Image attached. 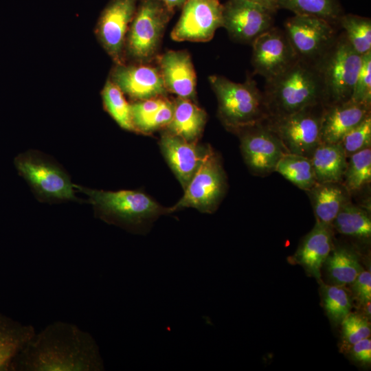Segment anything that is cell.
<instances>
[{
    "label": "cell",
    "instance_id": "26",
    "mask_svg": "<svg viewBox=\"0 0 371 371\" xmlns=\"http://www.w3.org/2000/svg\"><path fill=\"white\" fill-rule=\"evenodd\" d=\"M323 267L331 284L342 286L350 284L363 270L357 254L344 247H333Z\"/></svg>",
    "mask_w": 371,
    "mask_h": 371
},
{
    "label": "cell",
    "instance_id": "7",
    "mask_svg": "<svg viewBox=\"0 0 371 371\" xmlns=\"http://www.w3.org/2000/svg\"><path fill=\"white\" fill-rule=\"evenodd\" d=\"M362 56L357 53L344 34L335 42L315 64L320 76L324 105L351 99Z\"/></svg>",
    "mask_w": 371,
    "mask_h": 371
},
{
    "label": "cell",
    "instance_id": "34",
    "mask_svg": "<svg viewBox=\"0 0 371 371\" xmlns=\"http://www.w3.org/2000/svg\"><path fill=\"white\" fill-rule=\"evenodd\" d=\"M340 324L342 340L348 348L370 336L371 328L369 319L364 315L350 312Z\"/></svg>",
    "mask_w": 371,
    "mask_h": 371
},
{
    "label": "cell",
    "instance_id": "41",
    "mask_svg": "<svg viewBox=\"0 0 371 371\" xmlns=\"http://www.w3.org/2000/svg\"><path fill=\"white\" fill-rule=\"evenodd\" d=\"M363 308H364V313H365V316L367 317L368 319H370V308H371V306H370V301L366 302V304H364L363 305Z\"/></svg>",
    "mask_w": 371,
    "mask_h": 371
},
{
    "label": "cell",
    "instance_id": "39",
    "mask_svg": "<svg viewBox=\"0 0 371 371\" xmlns=\"http://www.w3.org/2000/svg\"><path fill=\"white\" fill-rule=\"evenodd\" d=\"M258 3L267 9L271 13L275 14L278 10V0H249Z\"/></svg>",
    "mask_w": 371,
    "mask_h": 371
},
{
    "label": "cell",
    "instance_id": "35",
    "mask_svg": "<svg viewBox=\"0 0 371 371\" xmlns=\"http://www.w3.org/2000/svg\"><path fill=\"white\" fill-rule=\"evenodd\" d=\"M341 144L347 158L371 145V115H368L358 125L348 131L341 139Z\"/></svg>",
    "mask_w": 371,
    "mask_h": 371
},
{
    "label": "cell",
    "instance_id": "31",
    "mask_svg": "<svg viewBox=\"0 0 371 371\" xmlns=\"http://www.w3.org/2000/svg\"><path fill=\"white\" fill-rule=\"evenodd\" d=\"M348 158L341 183L348 192H357L371 181V148H363Z\"/></svg>",
    "mask_w": 371,
    "mask_h": 371
},
{
    "label": "cell",
    "instance_id": "1",
    "mask_svg": "<svg viewBox=\"0 0 371 371\" xmlns=\"http://www.w3.org/2000/svg\"><path fill=\"white\" fill-rule=\"evenodd\" d=\"M95 339L76 324L56 321L35 333L13 359L10 371H99Z\"/></svg>",
    "mask_w": 371,
    "mask_h": 371
},
{
    "label": "cell",
    "instance_id": "18",
    "mask_svg": "<svg viewBox=\"0 0 371 371\" xmlns=\"http://www.w3.org/2000/svg\"><path fill=\"white\" fill-rule=\"evenodd\" d=\"M198 142H188L181 137L162 130L159 145L169 167L183 190L200 166L205 147Z\"/></svg>",
    "mask_w": 371,
    "mask_h": 371
},
{
    "label": "cell",
    "instance_id": "30",
    "mask_svg": "<svg viewBox=\"0 0 371 371\" xmlns=\"http://www.w3.org/2000/svg\"><path fill=\"white\" fill-rule=\"evenodd\" d=\"M278 7L295 14L319 17L336 25L342 14L338 0H278Z\"/></svg>",
    "mask_w": 371,
    "mask_h": 371
},
{
    "label": "cell",
    "instance_id": "22",
    "mask_svg": "<svg viewBox=\"0 0 371 371\" xmlns=\"http://www.w3.org/2000/svg\"><path fill=\"white\" fill-rule=\"evenodd\" d=\"M173 101L172 120L162 130L188 142H198L207 122L206 112L191 100L176 97Z\"/></svg>",
    "mask_w": 371,
    "mask_h": 371
},
{
    "label": "cell",
    "instance_id": "5",
    "mask_svg": "<svg viewBox=\"0 0 371 371\" xmlns=\"http://www.w3.org/2000/svg\"><path fill=\"white\" fill-rule=\"evenodd\" d=\"M14 163L19 174L39 201L47 203L82 201L75 195L74 184L69 174L49 155L29 150L19 154Z\"/></svg>",
    "mask_w": 371,
    "mask_h": 371
},
{
    "label": "cell",
    "instance_id": "9",
    "mask_svg": "<svg viewBox=\"0 0 371 371\" xmlns=\"http://www.w3.org/2000/svg\"><path fill=\"white\" fill-rule=\"evenodd\" d=\"M324 106L319 103L290 115L269 117L265 123L278 136L287 153L310 158L321 142Z\"/></svg>",
    "mask_w": 371,
    "mask_h": 371
},
{
    "label": "cell",
    "instance_id": "32",
    "mask_svg": "<svg viewBox=\"0 0 371 371\" xmlns=\"http://www.w3.org/2000/svg\"><path fill=\"white\" fill-rule=\"evenodd\" d=\"M104 109L116 123L123 129L134 131L131 104L123 92L111 80H107L102 91Z\"/></svg>",
    "mask_w": 371,
    "mask_h": 371
},
{
    "label": "cell",
    "instance_id": "24",
    "mask_svg": "<svg viewBox=\"0 0 371 371\" xmlns=\"http://www.w3.org/2000/svg\"><path fill=\"white\" fill-rule=\"evenodd\" d=\"M310 159L317 183H342L348 158L340 143L320 142Z\"/></svg>",
    "mask_w": 371,
    "mask_h": 371
},
{
    "label": "cell",
    "instance_id": "37",
    "mask_svg": "<svg viewBox=\"0 0 371 371\" xmlns=\"http://www.w3.org/2000/svg\"><path fill=\"white\" fill-rule=\"evenodd\" d=\"M350 285L354 296L361 304L363 305L371 300V273L370 270H363Z\"/></svg>",
    "mask_w": 371,
    "mask_h": 371
},
{
    "label": "cell",
    "instance_id": "13",
    "mask_svg": "<svg viewBox=\"0 0 371 371\" xmlns=\"http://www.w3.org/2000/svg\"><path fill=\"white\" fill-rule=\"evenodd\" d=\"M170 36L175 41L207 42L222 27L219 0H186Z\"/></svg>",
    "mask_w": 371,
    "mask_h": 371
},
{
    "label": "cell",
    "instance_id": "10",
    "mask_svg": "<svg viewBox=\"0 0 371 371\" xmlns=\"http://www.w3.org/2000/svg\"><path fill=\"white\" fill-rule=\"evenodd\" d=\"M336 24L310 15L295 14L284 25V32L298 59L315 64L335 42Z\"/></svg>",
    "mask_w": 371,
    "mask_h": 371
},
{
    "label": "cell",
    "instance_id": "33",
    "mask_svg": "<svg viewBox=\"0 0 371 371\" xmlns=\"http://www.w3.org/2000/svg\"><path fill=\"white\" fill-rule=\"evenodd\" d=\"M322 296L329 319L335 324H340L351 312L352 300L350 293L342 286L323 284Z\"/></svg>",
    "mask_w": 371,
    "mask_h": 371
},
{
    "label": "cell",
    "instance_id": "3",
    "mask_svg": "<svg viewBox=\"0 0 371 371\" xmlns=\"http://www.w3.org/2000/svg\"><path fill=\"white\" fill-rule=\"evenodd\" d=\"M263 94L269 117L284 116L324 103L322 84L315 65L300 59L266 81Z\"/></svg>",
    "mask_w": 371,
    "mask_h": 371
},
{
    "label": "cell",
    "instance_id": "12",
    "mask_svg": "<svg viewBox=\"0 0 371 371\" xmlns=\"http://www.w3.org/2000/svg\"><path fill=\"white\" fill-rule=\"evenodd\" d=\"M273 14L249 0H227L223 4L222 27L235 42L250 44L273 27Z\"/></svg>",
    "mask_w": 371,
    "mask_h": 371
},
{
    "label": "cell",
    "instance_id": "11",
    "mask_svg": "<svg viewBox=\"0 0 371 371\" xmlns=\"http://www.w3.org/2000/svg\"><path fill=\"white\" fill-rule=\"evenodd\" d=\"M240 139L244 161L254 175L265 176L275 172L286 150L278 136L263 122L235 133Z\"/></svg>",
    "mask_w": 371,
    "mask_h": 371
},
{
    "label": "cell",
    "instance_id": "16",
    "mask_svg": "<svg viewBox=\"0 0 371 371\" xmlns=\"http://www.w3.org/2000/svg\"><path fill=\"white\" fill-rule=\"evenodd\" d=\"M111 81L133 102L167 96L168 93L158 67L152 64L117 65Z\"/></svg>",
    "mask_w": 371,
    "mask_h": 371
},
{
    "label": "cell",
    "instance_id": "14",
    "mask_svg": "<svg viewBox=\"0 0 371 371\" xmlns=\"http://www.w3.org/2000/svg\"><path fill=\"white\" fill-rule=\"evenodd\" d=\"M251 45L254 72L266 81L282 73L298 59L284 30L274 26L260 35Z\"/></svg>",
    "mask_w": 371,
    "mask_h": 371
},
{
    "label": "cell",
    "instance_id": "40",
    "mask_svg": "<svg viewBox=\"0 0 371 371\" xmlns=\"http://www.w3.org/2000/svg\"><path fill=\"white\" fill-rule=\"evenodd\" d=\"M168 7L175 11L176 9L181 8L186 0H160Z\"/></svg>",
    "mask_w": 371,
    "mask_h": 371
},
{
    "label": "cell",
    "instance_id": "21",
    "mask_svg": "<svg viewBox=\"0 0 371 371\" xmlns=\"http://www.w3.org/2000/svg\"><path fill=\"white\" fill-rule=\"evenodd\" d=\"M135 132L150 135L164 129L172 120L174 101L167 96H159L131 104Z\"/></svg>",
    "mask_w": 371,
    "mask_h": 371
},
{
    "label": "cell",
    "instance_id": "28",
    "mask_svg": "<svg viewBox=\"0 0 371 371\" xmlns=\"http://www.w3.org/2000/svg\"><path fill=\"white\" fill-rule=\"evenodd\" d=\"M332 226L340 234L359 239H368L371 236V219L368 211L350 201L342 206Z\"/></svg>",
    "mask_w": 371,
    "mask_h": 371
},
{
    "label": "cell",
    "instance_id": "29",
    "mask_svg": "<svg viewBox=\"0 0 371 371\" xmlns=\"http://www.w3.org/2000/svg\"><path fill=\"white\" fill-rule=\"evenodd\" d=\"M337 25L343 30L342 34L352 48L363 56L371 52V20L359 15L341 14Z\"/></svg>",
    "mask_w": 371,
    "mask_h": 371
},
{
    "label": "cell",
    "instance_id": "27",
    "mask_svg": "<svg viewBox=\"0 0 371 371\" xmlns=\"http://www.w3.org/2000/svg\"><path fill=\"white\" fill-rule=\"evenodd\" d=\"M275 171L305 191L317 183L311 159L305 156L286 153L278 161Z\"/></svg>",
    "mask_w": 371,
    "mask_h": 371
},
{
    "label": "cell",
    "instance_id": "8",
    "mask_svg": "<svg viewBox=\"0 0 371 371\" xmlns=\"http://www.w3.org/2000/svg\"><path fill=\"white\" fill-rule=\"evenodd\" d=\"M227 179L221 158L207 146L203 160L180 200L169 207L170 213L192 207L202 213H213L224 197Z\"/></svg>",
    "mask_w": 371,
    "mask_h": 371
},
{
    "label": "cell",
    "instance_id": "15",
    "mask_svg": "<svg viewBox=\"0 0 371 371\" xmlns=\"http://www.w3.org/2000/svg\"><path fill=\"white\" fill-rule=\"evenodd\" d=\"M139 0H111L103 10L98 25V37L109 55L124 64L125 40Z\"/></svg>",
    "mask_w": 371,
    "mask_h": 371
},
{
    "label": "cell",
    "instance_id": "2",
    "mask_svg": "<svg viewBox=\"0 0 371 371\" xmlns=\"http://www.w3.org/2000/svg\"><path fill=\"white\" fill-rule=\"evenodd\" d=\"M74 188L88 196L97 217L130 231H144L160 216L171 214L169 207L141 191H105L76 184Z\"/></svg>",
    "mask_w": 371,
    "mask_h": 371
},
{
    "label": "cell",
    "instance_id": "6",
    "mask_svg": "<svg viewBox=\"0 0 371 371\" xmlns=\"http://www.w3.org/2000/svg\"><path fill=\"white\" fill-rule=\"evenodd\" d=\"M175 10L160 0H139L124 52L135 64H151L159 55L166 27Z\"/></svg>",
    "mask_w": 371,
    "mask_h": 371
},
{
    "label": "cell",
    "instance_id": "19",
    "mask_svg": "<svg viewBox=\"0 0 371 371\" xmlns=\"http://www.w3.org/2000/svg\"><path fill=\"white\" fill-rule=\"evenodd\" d=\"M370 114V104L352 100L325 105L321 126V142L340 143L344 135Z\"/></svg>",
    "mask_w": 371,
    "mask_h": 371
},
{
    "label": "cell",
    "instance_id": "20",
    "mask_svg": "<svg viewBox=\"0 0 371 371\" xmlns=\"http://www.w3.org/2000/svg\"><path fill=\"white\" fill-rule=\"evenodd\" d=\"M333 249L332 226L316 222L291 260L300 265L308 275L320 280L323 265Z\"/></svg>",
    "mask_w": 371,
    "mask_h": 371
},
{
    "label": "cell",
    "instance_id": "23",
    "mask_svg": "<svg viewBox=\"0 0 371 371\" xmlns=\"http://www.w3.org/2000/svg\"><path fill=\"white\" fill-rule=\"evenodd\" d=\"M316 222L331 225L348 200V192L341 183H317L307 191Z\"/></svg>",
    "mask_w": 371,
    "mask_h": 371
},
{
    "label": "cell",
    "instance_id": "4",
    "mask_svg": "<svg viewBox=\"0 0 371 371\" xmlns=\"http://www.w3.org/2000/svg\"><path fill=\"white\" fill-rule=\"evenodd\" d=\"M208 80L217 99L218 117L228 131L235 133L268 118L264 94L251 76L243 83L219 75H212Z\"/></svg>",
    "mask_w": 371,
    "mask_h": 371
},
{
    "label": "cell",
    "instance_id": "17",
    "mask_svg": "<svg viewBox=\"0 0 371 371\" xmlns=\"http://www.w3.org/2000/svg\"><path fill=\"white\" fill-rule=\"evenodd\" d=\"M155 62L168 93L196 102V76L188 51L168 50Z\"/></svg>",
    "mask_w": 371,
    "mask_h": 371
},
{
    "label": "cell",
    "instance_id": "38",
    "mask_svg": "<svg viewBox=\"0 0 371 371\" xmlns=\"http://www.w3.org/2000/svg\"><path fill=\"white\" fill-rule=\"evenodd\" d=\"M351 358L363 366L371 363V340L370 337L363 339L348 347Z\"/></svg>",
    "mask_w": 371,
    "mask_h": 371
},
{
    "label": "cell",
    "instance_id": "25",
    "mask_svg": "<svg viewBox=\"0 0 371 371\" xmlns=\"http://www.w3.org/2000/svg\"><path fill=\"white\" fill-rule=\"evenodd\" d=\"M35 333L32 325L0 313V371H10L13 359Z\"/></svg>",
    "mask_w": 371,
    "mask_h": 371
},
{
    "label": "cell",
    "instance_id": "36",
    "mask_svg": "<svg viewBox=\"0 0 371 371\" xmlns=\"http://www.w3.org/2000/svg\"><path fill=\"white\" fill-rule=\"evenodd\" d=\"M350 100L371 104V52L362 56L361 65Z\"/></svg>",
    "mask_w": 371,
    "mask_h": 371
}]
</instances>
